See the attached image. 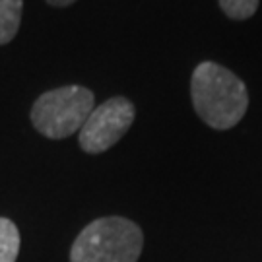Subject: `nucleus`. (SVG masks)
<instances>
[{"label": "nucleus", "mask_w": 262, "mask_h": 262, "mask_svg": "<svg viewBox=\"0 0 262 262\" xmlns=\"http://www.w3.org/2000/svg\"><path fill=\"white\" fill-rule=\"evenodd\" d=\"M190 97L198 117L215 130L233 128L249 109V92L243 80L212 60H204L194 68Z\"/></svg>", "instance_id": "f257e3e1"}, {"label": "nucleus", "mask_w": 262, "mask_h": 262, "mask_svg": "<svg viewBox=\"0 0 262 262\" xmlns=\"http://www.w3.org/2000/svg\"><path fill=\"white\" fill-rule=\"evenodd\" d=\"M144 249L140 225L122 215L88 224L70 249V262H138Z\"/></svg>", "instance_id": "f03ea898"}, {"label": "nucleus", "mask_w": 262, "mask_h": 262, "mask_svg": "<svg viewBox=\"0 0 262 262\" xmlns=\"http://www.w3.org/2000/svg\"><path fill=\"white\" fill-rule=\"evenodd\" d=\"M95 107V95L84 85H62L45 92L31 107V122L51 140L68 138L84 126Z\"/></svg>", "instance_id": "7ed1b4c3"}, {"label": "nucleus", "mask_w": 262, "mask_h": 262, "mask_svg": "<svg viewBox=\"0 0 262 262\" xmlns=\"http://www.w3.org/2000/svg\"><path fill=\"white\" fill-rule=\"evenodd\" d=\"M136 109L130 99L117 95L94 107L84 126L80 128L78 140L85 154H103L113 148L128 132L134 122Z\"/></svg>", "instance_id": "20e7f679"}, {"label": "nucleus", "mask_w": 262, "mask_h": 262, "mask_svg": "<svg viewBox=\"0 0 262 262\" xmlns=\"http://www.w3.org/2000/svg\"><path fill=\"white\" fill-rule=\"evenodd\" d=\"M24 0H0V45L16 37L21 24Z\"/></svg>", "instance_id": "39448f33"}, {"label": "nucleus", "mask_w": 262, "mask_h": 262, "mask_svg": "<svg viewBox=\"0 0 262 262\" xmlns=\"http://www.w3.org/2000/svg\"><path fill=\"white\" fill-rule=\"evenodd\" d=\"M19 254V229L8 217H0V262H16Z\"/></svg>", "instance_id": "423d86ee"}, {"label": "nucleus", "mask_w": 262, "mask_h": 262, "mask_svg": "<svg viewBox=\"0 0 262 262\" xmlns=\"http://www.w3.org/2000/svg\"><path fill=\"white\" fill-rule=\"evenodd\" d=\"M220 8L231 19H247L254 16L258 0H220Z\"/></svg>", "instance_id": "0eeeda50"}, {"label": "nucleus", "mask_w": 262, "mask_h": 262, "mask_svg": "<svg viewBox=\"0 0 262 262\" xmlns=\"http://www.w3.org/2000/svg\"><path fill=\"white\" fill-rule=\"evenodd\" d=\"M51 6H56V8H64V6H70L74 4L76 0H47Z\"/></svg>", "instance_id": "6e6552de"}]
</instances>
